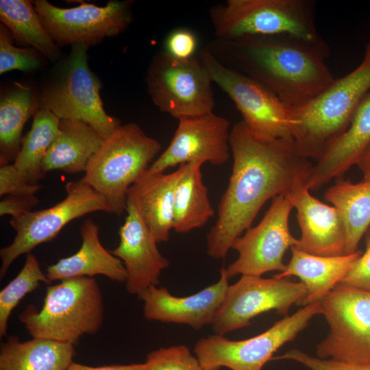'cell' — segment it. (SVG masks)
<instances>
[{
  "instance_id": "f1b7e54d",
  "label": "cell",
  "mask_w": 370,
  "mask_h": 370,
  "mask_svg": "<svg viewBox=\"0 0 370 370\" xmlns=\"http://www.w3.org/2000/svg\"><path fill=\"white\" fill-rule=\"evenodd\" d=\"M0 20L18 44L36 49L52 62L60 61V49L45 29L33 1L1 0Z\"/></svg>"
},
{
  "instance_id": "484cf974",
  "label": "cell",
  "mask_w": 370,
  "mask_h": 370,
  "mask_svg": "<svg viewBox=\"0 0 370 370\" xmlns=\"http://www.w3.org/2000/svg\"><path fill=\"white\" fill-rule=\"evenodd\" d=\"M325 199L338 210L345 231V254L356 252L370 227V181L338 180L328 187Z\"/></svg>"
},
{
  "instance_id": "9c48e42d",
  "label": "cell",
  "mask_w": 370,
  "mask_h": 370,
  "mask_svg": "<svg viewBox=\"0 0 370 370\" xmlns=\"http://www.w3.org/2000/svg\"><path fill=\"white\" fill-rule=\"evenodd\" d=\"M319 314L320 302L306 305L249 338L232 341L218 334L202 338L195 345L194 353L205 370H262L280 347L293 341Z\"/></svg>"
},
{
  "instance_id": "e0dca14e",
  "label": "cell",
  "mask_w": 370,
  "mask_h": 370,
  "mask_svg": "<svg viewBox=\"0 0 370 370\" xmlns=\"http://www.w3.org/2000/svg\"><path fill=\"white\" fill-rule=\"evenodd\" d=\"M216 283L198 293L177 297L165 287L152 286L138 295L144 303L143 314L149 321L184 324L200 330L212 324L229 286L225 267L220 270Z\"/></svg>"
},
{
  "instance_id": "6da1fadb",
  "label": "cell",
  "mask_w": 370,
  "mask_h": 370,
  "mask_svg": "<svg viewBox=\"0 0 370 370\" xmlns=\"http://www.w3.org/2000/svg\"><path fill=\"white\" fill-rule=\"evenodd\" d=\"M233 158L218 217L206 236L208 255L223 259L264 204L305 184L313 162L300 155L293 138H272L251 132L241 121L230 131Z\"/></svg>"
},
{
  "instance_id": "8992f818",
  "label": "cell",
  "mask_w": 370,
  "mask_h": 370,
  "mask_svg": "<svg viewBox=\"0 0 370 370\" xmlns=\"http://www.w3.org/2000/svg\"><path fill=\"white\" fill-rule=\"evenodd\" d=\"M160 143L135 123L121 125L90 160L82 180L106 199L110 213L121 216L128 191L147 171Z\"/></svg>"
},
{
  "instance_id": "d590c367",
  "label": "cell",
  "mask_w": 370,
  "mask_h": 370,
  "mask_svg": "<svg viewBox=\"0 0 370 370\" xmlns=\"http://www.w3.org/2000/svg\"><path fill=\"white\" fill-rule=\"evenodd\" d=\"M365 251L339 284L370 293V227L365 234Z\"/></svg>"
},
{
  "instance_id": "8fae6325",
  "label": "cell",
  "mask_w": 370,
  "mask_h": 370,
  "mask_svg": "<svg viewBox=\"0 0 370 370\" xmlns=\"http://www.w3.org/2000/svg\"><path fill=\"white\" fill-rule=\"evenodd\" d=\"M65 189V198L56 205L10 221L16 236L11 244L0 250L1 279L18 256L53 240L71 221L97 211L110 212L104 197L82 179L68 182Z\"/></svg>"
},
{
  "instance_id": "8d00e7d4",
  "label": "cell",
  "mask_w": 370,
  "mask_h": 370,
  "mask_svg": "<svg viewBox=\"0 0 370 370\" xmlns=\"http://www.w3.org/2000/svg\"><path fill=\"white\" fill-rule=\"evenodd\" d=\"M41 186L28 183L13 164L0 167V196L35 195Z\"/></svg>"
},
{
  "instance_id": "cb8c5ba5",
  "label": "cell",
  "mask_w": 370,
  "mask_h": 370,
  "mask_svg": "<svg viewBox=\"0 0 370 370\" xmlns=\"http://www.w3.org/2000/svg\"><path fill=\"white\" fill-rule=\"evenodd\" d=\"M103 140V138L86 123L60 119L58 134L42 162L43 174L45 175L54 170L69 174L85 172L90 160Z\"/></svg>"
},
{
  "instance_id": "74e56055",
  "label": "cell",
  "mask_w": 370,
  "mask_h": 370,
  "mask_svg": "<svg viewBox=\"0 0 370 370\" xmlns=\"http://www.w3.org/2000/svg\"><path fill=\"white\" fill-rule=\"evenodd\" d=\"M38 202L35 195H8L0 202V215L10 214L12 219L18 218L32 211Z\"/></svg>"
},
{
  "instance_id": "83f0119b",
  "label": "cell",
  "mask_w": 370,
  "mask_h": 370,
  "mask_svg": "<svg viewBox=\"0 0 370 370\" xmlns=\"http://www.w3.org/2000/svg\"><path fill=\"white\" fill-rule=\"evenodd\" d=\"M38 109V97L32 89L19 83L1 96L0 100V164L16 158L22 144L23 127Z\"/></svg>"
},
{
  "instance_id": "1f68e13d",
  "label": "cell",
  "mask_w": 370,
  "mask_h": 370,
  "mask_svg": "<svg viewBox=\"0 0 370 370\" xmlns=\"http://www.w3.org/2000/svg\"><path fill=\"white\" fill-rule=\"evenodd\" d=\"M11 32L3 24L0 25V74L18 70L33 71L40 69L47 60L36 49L18 47L13 44Z\"/></svg>"
},
{
  "instance_id": "d6a6232c",
  "label": "cell",
  "mask_w": 370,
  "mask_h": 370,
  "mask_svg": "<svg viewBox=\"0 0 370 370\" xmlns=\"http://www.w3.org/2000/svg\"><path fill=\"white\" fill-rule=\"evenodd\" d=\"M145 363L147 370H205L184 345L156 349L147 355Z\"/></svg>"
},
{
  "instance_id": "ba28073f",
  "label": "cell",
  "mask_w": 370,
  "mask_h": 370,
  "mask_svg": "<svg viewBox=\"0 0 370 370\" xmlns=\"http://www.w3.org/2000/svg\"><path fill=\"white\" fill-rule=\"evenodd\" d=\"M212 83L197 56L180 60L164 50L152 58L146 75L147 92L154 105L177 120L213 112Z\"/></svg>"
},
{
  "instance_id": "d6986e66",
  "label": "cell",
  "mask_w": 370,
  "mask_h": 370,
  "mask_svg": "<svg viewBox=\"0 0 370 370\" xmlns=\"http://www.w3.org/2000/svg\"><path fill=\"white\" fill-rule=\"evenodd\" d=\"M286 197L297 210L301 230V236L295 247L317 256L345 254L344 227L334 206L313 197L305 184L296 188Z\"/></svg>"
},
{
  "instance_id": "5bb4252c",
  "label": "cell",
  "mask_w": 370,
  "mask_h": 370,
  "mask_svg": "<svg viewBox=\"0 0 370 370\" xmlns=\"http://www.w3.org/2000/svg\"><path fill=\"white\" fill-rule=\"evenodd\" d=\"M306 295V288L301 281L241 275L229 285L212 323V330L215 334L224 336L249 325L256 316L272 310L286 317L292 305L301 304Z\"/></svg>"
},
{
  "instance_id": "4fadbf2b",
  "label": "cell",
  "mask_w": 370,
  "mask_h": 370,
  "mask_svg": "<svg viewBox=\"0 0 370 370\" xmlns=\"http://www.w3.org/2000/svg\"><path fill=\"white\" fill-rule=\"evenodd\" d=\"M133 3L112 0L100 7L82 2L77 7L62 8L47 0L33 1L45 29L59 48L78 43L90 47L121 34L132 22Z\"/></svg>"
},
{
  "instance_id": "277c9868",
  "label": "cell",
  "mask_w": 370,
  "mask_h": 370,
  "mask_svg": "<svg viewBox=\"0 0 370 370\" xmlns=\"http://www.w3.org/2000/svg\"><path fill=\"white\" fill-rule=\"evenodd\" d=\"M210 19L217 39L282 36L325 45L309 0H227L212 6Z\"/></svg>"
},
{
  "instance_id": "603a6c76",
  "label": "cell",
  "mask_w": 370,
  "mask_h": 370,
  "mask_svg": "<svg viewBox=\"0 0 370 370\" xmlns=\"http://www.w3.org/2000/svg\"><path fill=\"white\" fill-rule=\"evenodd\" d=\"M291 249L292 256L284 270L274 276L278 278L296 276L301 280L306 288V295L301 306L320 302L341 282L362 254L357 250L349 254L323 256L295 247Z\"/></svg>"
},
{
  "instance_id": "ab89813d",
  "label": "cell",
  "mask_w": 370,
  "mask_h": 370,
  "mask_svg": "<svg viewBox=\"0 0 370 370\" xmlns=\"http://www.w3.org/2000/svg\"><path fill=\"white\" fill-rule=\"evenodd\" d=\"M357 166L362 173V180L370 181V148L367 151Z\"/></svg>"
},
{
  "instance_id": "7a4b0ae2",
  "label": "cell",
  "mask_w": 370,
  "mask_h": 370,
  "mask_svg": "<svg viewBox=\"0 0 370 370\" xmlns=\"http://www.w3.org/2000/svg\"><path fill=\"white\" fill-rule=\"evenodd\" d=\"M207 47L221 63L263 84L288 108L307 103L335 79L325 64L328 45L271 36L216 38Z\"/></svg>"
},
{
  "instance_id": "44dd1931",
  "label": "cell",
  "mask_w": 370,
  "mask_h": 370,
  "mask_svg": "<svg viewBox=\"0 0 370 370\" xmlns=\"http://www.w3.org/2000/svg\"><path fill=\"white\" fill-rule=\"evenodd\" d=\"M185 168L169 173H146L129 189L128 198L136 207L157 243L167 242L173 229L175 187Z\"/></svg>"
},
{
  "instance_id": "ac0fdd59",
  "label": "cell",
  "mask_w": 370,
  "mask_h": 370,
  "mask_svg": "<svg viewBox=\"0 0 370 370\" xmlns=\"http://www.w3.org/2000/svg\"><path fill=\"white\" fill-rule=\"evenodd\" d=\"M126 212L125 222L119 231V244L110 251L123 262L127 292L138 295L159 284V277L169 266V261L158 250L157 241L129 198Z\"/></svg>"
},
{
  "instance_id": "4316f807",
  "label": "cell",
  "mask_w": 370,
  "mask_h": 370,
  "mask_svg": "<svg viewBox=\"0 0 370 370\" xmlns=\"http://www.w3.org/2000/svg\"><path fill=\"white\" fill-rule=\"evenodd\" d=\"M200 163L185 164L177 181L173 201V229L186 234L204 226L214 216V210L202 180Z\"/></svg>"
},
{
  "instance_id": "ffe728a7",
  "label": "cell",
  "mask_w": 370,
  "mask_h": 370,
  "mask_svg": "<svg viewBox=\"0 0 370 370\" xmlns=\"http://www.w3.org/2000/svg\"><path fill=\"white\" fill-rule=\"evenodd\" d=\"M370 148V92L358 106L348 128L313 164L305 186L316 190L357 165Z\"/></svg>"
},
{
  "instance_id": "e575fe53",
  "label": "cell",
  "mask_w": 370,
  "mask_h": 370,
  "mask_svg": "<svg viewBox=\"0 0 370 370\" xmlns=\"http://www.w3.org/2000/svg\"><path fill=\"white\" fill-rule=\"evenodd\" d=\"M197 44V36L192 30L177 28L166 36L164 50L177 59L186 60L196 56Z\"/></svg>"
},
{
  "instance_id": "9a60e30c",
  "label": "cell",
  "mask_w": 370,
  "mask_h": 370,
  "mask_svg": "<svg viewBox=\"0 0 370 370\" xmlns=\"http://www.w3.org/2000/svg\"><path fill=\"white\" fill-rule=\"evenodd\" d=\"M293 208L286 197H274L258 224L236 239L232 249L238 256L225 268L228 279L238 275L262 276L267 272L284 270L285 252L298 243L288 225Z\"/></svg>"
},
{
  "instance_id": "f35d334b",
  "label": "cell",
  "mask_w": 370,
  "mask_h": 370,
  "mask_svg": "<svg viewBox=\"0 0 370 370\" xmlns=\"http://www.w3.org/2000/svg\"><path fill=\"white\" fill-rule=\"evenodd\" d=\"M67 370H147L145 363L90 367L73 362Z\"/></svg>"
},
{
  "instance_id": "f546056e",
  "label": "cell",
  "mask_w": 370,
  "mask_h": 370,
  "mask_svg": "<svg viewBox=\"0 0 370 370\" xmlns=\"http://www.w3.org/2000/svg\"><path fill=\"white\" fill-rule=\"evenodd\" d=\"M60 121L51 111L38 108L30 130L22 140L20 151L12 164L31 184H38L45 177L42 162L58 134Z\"/></svg>"
},
{
  "instance_id": "3957f363",
  "label": "cell",
  "mask_w": 370,
  "mask_h": 370,
  "mask_svg": "<svg viewBox=\"0 0 370 370\" xmlns=\"http://www.w3.org/2000/svg\"><path fill=\"white\" fill-rule=\"evenodd\" d=\"M370 92V36L360 64L335 79L307 103L288 108L290 129L303 157L318 160L327 147L349 127L364 97Z\"/></svg>"
},
{
  "instance_id": "4dcf8cb0",
  "label": "cell",
  "mask_w": 370,
  "mask_h": 370,
  "mask_svg": "<svg viewBox=\"0 0 370 370\" xmlns=\"http://www.w3.org/2000/svg\"><path fill=\"white\" fill-rule=\"evenodd\" d=\"M51 282L41 270L37 258L27 255L25 262L18 275L0 291V336H6L8 323L12 310L27 293L36 290L40 282Z\"/></svg>"
},
{
  "instance_id": "52a82bcc",
  "label": "cell",
  "mask_w": 370,
  "mask_h": 370,
  "mask_svg": "<svg viewBox=\"0 0 370 370\" xmlns=\"http://www.w3.org/2000/svg\"><path fill=\"white\" fill-rule=\"evenodd\" d=\"M88 46H71L69 56L58 62L53 74L42 86L38 108L60 119L77 120L93 127L103 139L121 123L107 114L100 95L101 82L88 64Z\"/></svg>"
},
{
  "instance_id": "5b68a950",
  "label": "cell",
  "mask_w": 370,
  "mask_h": 370,
  "mask_svg": "<svg viewBox=\"0 0 370 370\" xmlns=\"http://www.w3.org/2000/svg\"><path fill=\"white\" fill-rule=\"evenodd\" d=\"M103 315V299L97 282L82 277L48 286L41 309L29 305L18 319L32 338L75 345L83 335L99 332Z\"/></svg>"
},
{
  "instance_id": "30bf717a",
  "label": "cell",
  "mask_w": 370,
  "mask_h": 370,
  "mask_svg": "<svg viewBox=\"0 0 370 370\" xmlns=\"http://www.w3.org/2000/svg\"><path fill=\"white\" fill-rule=\"evenodd\" d=\"M320 306L330 332L317 345V357L370 363V293L338 284Z\"/></svg>"
},
{
  "instance_id": "836d02e7",
  "label": "cell",
  "mask_w": 370,
  "mask_h": 370,
  "mask_svg": "<svg viewBox=\"0 0 370 370\" xmlns=\"http://www.w3.org/2000/svg\"><path fill=\"white\" fill-rule=\"evenodd\" d=\"M274 359L290 360L301 364L310 370H370V363L358 364L322 359L293 349Z\"/></svg>"
},
{
  "instance_id": "7402d4cb",
  "label": "cell",
  "mask_w": 370,
  "mask_h": 370,
  "mask_svg": "<svg viewBox=\"0 0 370 370\" xmlns=\"http://www.w3.org/2000/svg\"><path fill=\"white\" fill-rule=\"evenodd\" d=\"M82 243L74 254L61 258L46 269L49 281L103 275L112 281L124 282L127 271L122 261L101 245L99 226L90 219L80 227Z\"/></svg>"
},
{
  "instance_id": "7c38bea8",
  "label": "cell",
  "mask_w": 370,
  "mask_h": 370,
  "mask_svg": "<svg viewBox=\"0 0 370 370\" xmlns=\"http://www.w3.org/2000/svg\"><path fill=\"white\" fill-rule=\"evenodd\" d=\"M211 80L232 99L245 125L254 133L272 138H293L288 108L269 88L221 63L208 47L197 55Z\"/></svg>"
},
{
  "instance_id": "2e32d148",
  "label": "cell",
  "mask_w": 370,
  "mask_h": 370,
  "mask_svg": "<svg viewBox=\"0 0 370 370\" xmlns=\"http://www.w3.org/2000/svg\"><path fill=\"white\" fill-rule=\"evenodd\" d=\"M230 131V121L214 112L180 119L169 145L147 172L194 162L222 165L231 155Z\"/></svg>"
},
{
  "instance_id": "d4e9b609",
  "label": "cell",
  "mask_w": 370,
  "mask_h": 370,
  "mask_svg": "<svg viewBox=\"0 0 370 370\" xmlns=\"http://www.w3.org/2000/svg\"><path fill=\"white\" fill-rule=\"evenodd\" d=\"M75 345L45 338L21 342L10 336L0 347V370H67Z\"/></svg>"
}]
</instances>
